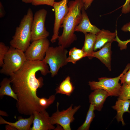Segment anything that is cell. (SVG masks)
I'll return each instance as SVG.
<instances>
[{"instance_id":"cell-1","label":"cell","mask_w":130,"mask_h":130,"mask_svg":"<svg viewBox=\"0 0 130 130\" xmlns=\"http://www.w3.org/2000/svg\"><path fill=\"white\" fill-rule=\"evenodd\" d=\"M48 65L43 61L27 60L20 68L10 76L12 88L18 98L16 106L18 112L26 115L33 114L35 111L44 110L39 103L37 95L38 88L44 85L41 77H36V73L40 71L46 76L50 72Z\"/></svg>"},{"instance_id":"cell-2","label":"cell","mask_w":130,"mask_h":130,"mask_svg":"<svg viewBox=\"0 0 130 130\" xmlns=\"http://www.w3.org/2000/svg\"><path fill=\"white\" fill-rule=\"evenodd\" d=\"M69 10L65 17L61 27L63 28L62 35L58 39V44L66 48L77 39L75 29L82 19L81 10L84 7L83 0L70 1L68 4Z\"/></svg>"},{"instance_id":"cell-3","label":"cell","mask_w":130,"mask_h":130,"mask_svg":"<svg viewBox=\"0 0 130 130\" xmlns=\"http://www.w3.org/2000/svg\"><path fill=\"white\" fill-rule=\"evenodd\" d=\"M32 9L29 8L27 14L16 27L14 35L10 42V46L25 52L30 45L31 39V26L33 18Z\"/></svg>"},{"instance_id":"cell-4","label":"cell","mask_w":130,"mask_h":130,"mask_svg":"<svg viewBox=\"0 0 130 130\" xmlns=\"http://www.w3.org/2000/svg\"><path fill=\"white\" fill-rule=\"evenodd\" d=\"M68 52L66 48L60 45L49 48L42 61L49 65L52 77L57 75L60 68L67 64Z\"/></svg>"},{"instance_id":"cell-5","label":"cell","mask_w":130,"mask_h":130,"mask_svg":"<svg viewBox=\"0 0 130 130\" xmlns=\"http://www.w3.org/2000/svg\"><path fill=\"white\" fill-rule=\"evenodd\" d=\"M27 60L24 52L10 46L4 57L0 73L10 76L18 71Z\"/></svg>"},{"instance_id":"cell-6","label":"cell","mask_w":130,"mask_h":130,"mask_svg":"<svg viewBox=\"0 0 130 130\" xmlns=\"http://www.w3.org/2000/svg\"><path fill=\"white\" fill-rule=\"evenodd\" d=\"M130 64H128L122 73L118 77L113 78L101 77L98 79V81H90L89 85L92 90L98 89L106 91L109 96H118L121 86L119 83L122 76L129 69Z\"/></svg>"},{"instance_id":"cell-7","label":"cell","mask_w":130,"mask_h":130,"mask_svg":"<svg viewBox=\"0 0 130 130\" xmlns=\"http://www.w3.org/2000/svg\"><path fill=\"white\" fill-rule=\"evenodd\" d=\"M59 104L57 103V111L50 117V121L53 125L57 124L64 130H71V124L75 119L74 115L80 108V105L72 107V104L67 109L60 111L58 109Z\"/></svg>"},{"instance_id":"cell-8","label":"cell","mask_w":130,"mask_h":130,"mask_svg":"<svg viewBox=\"0 0 130 130\" xmlns=\"http://www.w3.org/2000/svg\"><path fill=\"white\" fill-rule=\"evenodd\" d=\"M47 11L43 8L36 11L34 14L31 26V41L47 38L49 33L46 30L45 22Z\"/></svg>"},{"instance_id":"cell-9","label":"cell","mask_w":130,"mask_h":130,"mask_svg":"<svg viewBox=\"0 0 130 130\" xmlns=\"http://www.w3.org/2000/svg\"><path fill=\"white\" fill-rule=\"evenodd\" d=\"M50 43L47 38L32 42L24 52L27 60L42 61L50 46Z\"/></svg>"},{"instance_id":"cell-10","label":"cell","mask_w":130,"mask_h":130,"mask_svg":"<svg viewBox=\"0 0 130 130\" xmlns=\"http://www.w3.org/2000/svg\"><path fill=\"white\" fill-rule=\"evenodd\" d=\"M68 0H62L58 2H55L52 6L54 10L55 19L53 34L50 40L52 43L55 42L59 37V28L69 10L67 4Z\"/></svg>"},{"instance_id":"cell-11","label":"cell","mask_w":130,"mask_h":130,"mask_svg":"<svg viewBox=\"0 0 130 130\" xmlns=\"http://www.w3.org/2000/svg\"><path fill=\"white\" fill-rule=\"evenodd\" d=\"M33 125L30 130H55L56 127L50 121V117L46 110L34 112Z\"/></svg>"},{"instance_id":"cell-12","label":"cell","mask_w":130,"mask_h":130,"mask_svg":"<svg viewBox=\"0 0 130 130\" xmlns=\"http://www.w3.org/2000/svg\"><path fill=\"white\" fill-rule=\"evenodd\" d=\"M109 96L105 90L97 89L94 90L89 96V102L94 106L95 110L100 111L106 98Z\"/></svg>"},{"instance_id":"cell-13","label":"cell","mask_w":130,"mask_h":130,"mask_svg":"<svg viewBox=\"0 0 130 130\" xmlns=\"http://www.w3.org/2000/svg\"><path fill=\"white\" fill-rule=\"evenodd\" d=\"M81 13V20L75 28V31L82 32L84 34L89 32L96 34L100 30L91 23L84 7L82 9Z\"/></svg>"},{"instance_id":"cell-14","label":"cell","mask_w":130,"mask_h":130,"mask_svg":"<svg viewBox=\"0 0 130 130\" xmlns=\"http://www.w3.org/2000/svg\"><path fill=\"white\" fill-rule=\"evenodd\" d=\"M117 34V30L114 32H112L103 29L100 30L96 34V37L94 47V51L101 49L107 43H112L115 41V39Z\"/></svg>"},{"instance_id":"cell-15","label":"cell","mask_w":130,"mask_h":130,"mask_svg":"<svg viewBox=\"0 0 130 130\" xmlns=\"http://www.w3.org/2000/svg\"><path fill=\"white\" fill-rule=\"evenodd\" d=\"M111 43L109 42L107 43L99 51L94 52L92 54L93 58L95 57L99 59L110 71L111 70Z\"/></svg>"},{"instance_id":"cell-16","label":"cell","mask_w":130,"mask_h":130,"mask_svg":"<svg viewBox=\"0 0 130 130\" xmlns=\"http://www.w3.org/2000/svg\"><path fill=\"white\" fill-rule=\"evenodd\" d=\"M34 117L33 114L30 115L27 118H24L19 117H18L17 121L14 123H12L6 121L0 116V124H9L13 126L18 130H29L31 128V126L33 123Z\"/></svg>"},{"instance_id":"cell-17","label":"cell","mask_w":130,"mask_h":130,"mask_svg":"<svg viewBox=\"0 0 130 130\" xmlns=\"http://www.w3.org/2000/svg\"><path fill=\"white\" fill-rule=\"evenodd\" d=\"M130 104V100H124L118 98L115 105L112 108L116 110L117 114L116 118L118 122H121L123 125L125 124L123 118V115L125 112L130 113L129 108Z\"/></svg>"},{"instance_id":"cell-18","label":"cell","mask_w":130,"mask_h":130,"mask_svg":"<svg viewBox=\"0 0 130 130\" xmlns=\"http://www.w3.org/2000/svg\"><path fill=\"white\" fill-rule=\"evenodd\" d=\"M84 34L85 41L82 49L87 54V57L90 59H91L93 58L92 54L94 52L96 35L95 34L90 33Z\"/></svg>"},{"instance_id":"cell-19","label":"cell","mask_w":130,"mask_h":130,"mask_svg":"<svg viewBox=\"0 0 130 130\" xmlns=\"http://www.w3.org/2000/svg\"><path fill=\"white\" fill-rule=\"evenodd\" d=\"M11 81L9 78H5L3 79L0 84V97L2 98L4 95H6L12 98L17 101V96L11 86Z\"/></svg>"},{"instance_id":"cell-20","label":"cell","mask_w":130,"mask_h":130,"mask_svg":"<svg viewBox=\"0 0 130 130\" xmlns=\"http://www.w3.org/2000/svg\"><path fill=\"white\" fill-rule=\"evenodd\" d=\"M75 88L71 81L70 76H67L55 89L56 94L59 93L70 96Z\"/></svg>"},{"instance_id":"cell-21","label":"cell","mask_w":130,"mask_h":130,"mask_svg":"<svg viewBox=\"0 0 130 130\" xmlns=\"http://www.w3.org/2000/svg\"><path fill=\"white\" fill-rule=\"evenodd\" d=\"M86 57H87V54L82 49L74 47L71 49L69 52L67 61L68 62H71L73 64H75L78 61Z\"/></svg>"},{"instance_id":"cell-22","label":"cell","mask_w":130,"mask_h":130,"mask_svg":"<svg viewBox=\"0 0 130 130\" xmlns=\"http://www.w3.org/2000/svg\"><path fill=\"white\" fill-rule=\"evenodd\" d=\"M94 106L90 104L87 113L85 121L83 124L78 129V130H88L91 124L95 117Z\"/></svg>"},{"instance_id":"cell-23","label":"cell","mask_w":130,"mask_h":130,"mask_svg":"<svg viewBox=\"0 0 130 130\" xmlns=\"http://www.w3.org/2000/svg\"><path fill=\"white\" fill-rule=\"evenodd\" d=\"M121 30L124 32L129 31L130 32V22L124 25L122 28ZM115 40L118 43V45L121 50L126 49L127 44L130 42V39L125 41H122L119 39L118 36L116 37Z\"/></svg>"},{"instance_id":"cell-24","label":"cell","mask_w":130,"mask_h":130,"mask_svg":"<svg viewBox=\"0 0 130 130\" xmlns=\"http://www.w3.org/2000/svg\"><path fill=\"white\" fill-rule=\"evenodd\" d=\"M118 96L122 99L130 100V84H128L125 83L123 84Z\"/></svg>"},{"instance_id":"cell-25","label":"cell","mask_w":130,"mask_h":130,"mask_svg":"<svg viewBox=\"0 0 130 130\" xmlns=\"http://www.w3.org/2000/svg\"><path fill=\"white\" fill-rule=\"evenodd\" d=\"M55 99V95H52L48 98H39V103L40 107L43 110H45L52 104Z\"/></svg>"},{"instance_id":"cell-26","label":"cell","mask_w":130,"mask_h":130,"mask_svg":"<svg viewBox=\"0 0 130 130\" xmlns=\"http://www.w3.org/2000/svg\"><path fill=\"white\" fill-rule=\"evenodd\" d=\"M10 47L7 46L3 42H0V66L2 67L3 64L4 57L8 51Z\"/></svg>"},{"instance_id":"cell-27","label":"cell","mask_w":130,"mask_h":130,"mask_svg":"<svg viewBox=\"0 0 130 130\" xmlns=\"http://www.w3.org/2000/svg\"><path fill=\"white\" fill-rule=\"evenodd\" d=\"M55 0H32V4L37 6L41 5H47L53 6Z\"/></svg>"},{"instance_id":"cell-28","label":"cell","mask_w":130,"mask_h":130,"mask_svg":"<svg viewBox=\"0 0 130 130\" xmlns=\"http://www.w3.org/2000/svg\"><path fill=\"white\" fill-rule=\"evenodd\" d=\"M120 80L121 84L125 83L128 84H130V63L129 69L122 76Z\"/></svg>"},{"instance_id":"cell-29","label":"cell","mask_w":130,"mask_h":130,"mask_svg":"<svg viewBox=\"0 0 130 130\" xmlns=\"http://www.w3.org/2000/svg\"><path fill=\"white\" fill-rule=\"evenodd\" d=\"M130 0H126L125 2L122 6V12L126 14L130 12Z\"/></svg>"},{"instance_id":"cell-30","label":"cell","mask_w":130,"mask_h":130,"mask_svg":"<svg viewBox=\"0 0 130 130\" xmlns=\"http://www.w3.org/2000/svg\"><path fill=\"white\" fill-rule=\"evenodd\" d=\"M93 0H83L84 7L85 10L87 9L90 6Z\"/></svg>"},{"instance_id":"cell-31","label":"cell","mask_w":130,"mask_h":130,"mask_svg":"<svg viewBox=\"0 0 130 130\" xmlns=\"http://www.w3.org/2000/svg\"><path fill=\"white\" fill-rule=\"evenodd\" d=\"M5 15V11L3 6L1 2L0 3V17H3Z\"/></svg>"},{"instance_id":"cell-32","label":"cell","mask_w":130,"mask_h":130,"mask_svg":"<svg viewBox=\"0 0 130 130\" xmlns=\"http://www.w3.org/2000/svg\"><path fill=\"white\" fill-rule=\"evenodd\" d=\"M5 130H16L17 129L13 126L9 124H7L5 126Z\"/></svg>"},{"instance_id":"cell-33","label":"cell","mask_w":130,"mask_h":130,"mask_svg":"<svg viewBox=\"0 0 130 130\" xmlns=\"http://www.w3.org/2000/svg\"><path fill=\"white\" fill-rule=\"evenodd\" d=\"M0 116L7 117L8 115L7 113L5 111L2 110H0Z\"/></svg>"},{"instance_id":"cell-34","label":"cell","mask_w":130,"mask_h":130,"mask_svg":"<svg viewBox=\"0 0 130 130\" xmlns=\"http://www.w3.org/2000/svg\"><path fill=\"white\" fill-rule=\"evenodd\" d=\"M32 0H22V1L26 3H31Z\"/></svg>"}]
</instances>
